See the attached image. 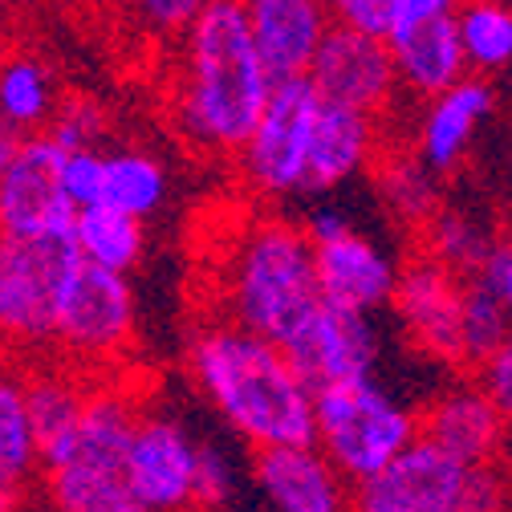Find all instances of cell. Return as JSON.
Masks as SVG:
<instances>
[{
  "mask_svg": "<svg viewBox=\"0 0 512 512\" xmlns=\"http://www.w3.org/2000/svg\"><path fill=\"white\" fill-rule=\"evenodd\" d=\"M171 114L179 135L204 155H240L277 78L252 37L244 0H216L175 45Z\"/></svg>",
  "mask_w": 512,
  "mask_h": 512,
  "instance_id": "1",
  "label": "cell"
},
{
  "mask_svg": "<svg viewBox=\"0 0 512 512\" xmlns=\"http://www.w3.org/2000/svg\"><path fill=\"white\" fill-rule=\"evenodd\" d=\"M187 370L220 423L252 452L317 439V391L281 342L220 317L191 338Z\"/></svg>",
  "mask_w": 512,
  "mask_h": 512,
  "instance_id": "2",
  "label": "cell"
},
{
  "mask_svg": "<svg viewBox=\"0 0 512 512\" xmlns=\"http://www.w3.org/2000/svg\"><path fill=\"white\" fill-rule=\"evenodd\" d=\"M224 322L285 342L322 305L317 252L305 224L285 216H248L220 252Z\"/></svg>",
  "mask_w": 512,
  "mask_h": 512,
  "instance_id": "3",
  "label": "cell"
},
{
  "mask_svg": "<svg viewBox=\"0 0 512 512\" xmlns=\"http://www.w3.org/2000/svg\"><path fill=\"white\" fill-rule=\"evenodd\" d=\"M419 435V411L399 403L374 378L317 391V443L354 480V488L387 472Z\"/></svg>",
  "mask_w": 512,
  "mask_h": 512,
  "instance_id": "4",
  "label": "cell"
},
{
  "mask_svg": "<svg viewBox=\"0 0 512 512\" xmlns=\"http://www.w3.org/2000/svg\"><path fill=\"white\" fill-rule=\"evenodd\" d=\"M86 256L74 236H5L0 248V326L17 350L57 342V313Z\"/></svg>",
  "mask_w": 512,
  "mask_h": 512,
  "instance_id": "5",
  "label": "cell"
},
{
  "mask_svg": "<svg viewBox=\"0 0 512 512\" xmlns=\"http://www.w3.org/2000/svg\"><path fill=\"white\" fill-rule=\"evenodd\" d=\"M322 94L309 78H289L273 86V98L256 122V131L236 155L240 183L256 200H289L305 196L309 183V151H313V126L322 114Z\"/></svg>",
  "mask_w": 512,
  "mask_h": 512,
  "instance_id": "6",
  "label": "cell"
},
{
  "mask_svg": "<svg viewBox=\"0 0 512 512\" xmlns=\"http://www.w3.org/2000/svg\"><path fill=\"white\" fill-rule=\"evenodd\" d=\"M135 322L139 309H135L131 273L82 261V269L66 289V301H61L53 346L78 370H106L131 350Z\"/></svg>",
  "mask_w": 512,
  "mask_h": 512,
  "instance_id": "7",
  "label": "cell"
},
{
  "mask_svg": "<svg viewBox=\"0 0 512 512\" xmlns=\"http://www.w3.org/2000/svg\"><path fill=\"white\" fill-rule=\"evenodd\" d=\"M61 147L49 131L0 135V224L5 236H70L78 208L61 191Z\"/></svg>",
  "mask_w": 512,
  "mask_h": 512,
  "instance_id": "8",
  "label": "cell"
},
{
  "mask_svg": "<svg viewBox=\"0 0 512 512\" xmlns=\"http://www.w3.org/2000/svg\"><path fill=\"white\" fill-rule=\"evenodd\" d=\"M281 346L293 358V366L305 374V382L313 391L334 387V382L374 378L378 350H382L370 313L326 301V297Z\"/></svg>",
  "mask_w": 512,
  "mask_h": 512,
  "instance_id": "9",
  "label": "cell"
},
{
  "mask_svg": "<svg viewBox=\"0 0 512 512\" xmlns=\"http://www.w3.org/2000/svg\"><path fill=\"white\" fill-rule=\"evenodd\" d=\"M196 468L200 435L175 415L143 411L139 431L126 452V480L147 512H196Z\"/></svg>",
  "mask_w": 512,
  "mask_h": 512,
  "instance_id": "10",
  "label": "cell"
},
{
  "mask_svg": "<svg viewBox=\"0 0 512 512\" xmlns=\"http://www.w3.org/2000/svg\"><path fill=\"white\" fill-rule=\"evenodd\" d=\"M248 480L269 512H354L350 476L322 452V443H285L252 452Z\"/></svg>",
  "mask_w": 512,
  "mask_h": 512,
  "instance_id": "11",
  "label": "cell"
},
{
  "mask_svg": "<svg viewBox=\"0 0 512 512\" xmlns=\"http://www.w3.org/2000/svg\"><path fill=\"white\" fill-rule=\"evenodd\" d=\"M309 82L317 86L326 102H342L366 114H387L403 90L399 66H395V49L387 37L358 33L346 25H334L322 53H317Z\"/></svg>",
  "mask_w": 512,
  "mask_h": 512,
  "instance_id": "12",
  "label": "cell"
},
{
  "mask_svg": "<svg viewBox=\"0 0 512 512\" xmlns=\"http://www.w3.org/2000/svg\"><path fill=\"white\" fill-rule=\"evenodd\" d=\"M464 289L468 277L447 269L435 256L407 265L399 277L395 309L411 342L447 366H464Z\"/></svg>",
  "mask_w": 512,
  "mask_h": 512,
  "instance_id": "13",
  "label": "cell"
},
{
  "mask_svg": "<svg viewBox=\"0 0 512 512\" xmlns=\"http://www.w3.org/2000/svg\"><path fill=\"white\" fill-rule=\"evenodd\" d=\"M313 252H317V281H322L326 301H338L362 313H378L382 305H395L403 269L378 240L350 228L334 240L313 244Z\"/></svg>",
  "mask_w": 512,
  "mask_h": 512,
  "instance_id": "14",
  "label": "cell"
},
{
  "mask_svg": "<svg viewBox=\"0 0 512 512\" xmlns=\"http://www.w3.org/2000/svg\"><path fill=\"white\" fill-rule=\"evenodd\" d=\"M244 5L269 74L277 82L309 78L317 53L334 29L326 0H244Z\"/></svg>",
  "mask_w": 512,
  "mask_h": 512,
  "instance_id": "15",
  "label": "cell"
},
{
  "mask_svg": "<svg viewBox=\"0 0 512 512\" xmlns=\"http://www.w3.org/2000/svg\"><path fill=\"white\" fill-rule=\"evenodd\" d=\"M492 106H496V90L488 86L484 74L460 78L456 86H447L443 94L427 98L423 118H419V126H415V139H411V151H415L435 175L456 171L460 159L468 155L476 131L488 122Z\"/></svg>",
  "mask_w": 512,
  "mask_h": 512,
  "instance_id": "16",
  "label": "cell"
},
{
  "mask_svg": "<svg viewBox=\"0 0 512 512\" xmlns=\"http://www.w3.org/2000/svg\"><path fill=\"white\" fill-rule=\"evenodd\" d=\"M419 419L427 439H435L439 447H447V452L468 464H492L508 431V415L492 403V395L480 382L447 387L443 395L431 399L427 411H419Z\"/></svg>",
  "mask_w": 512,
  "mask_h": 512,
  "instance_id": "17",
  "label": "cell"
},
{
  "mask_svg": "<svg viewBox=\"0 0 512 512\" xmlns=\"http://www.w3.org/2000/svg\"><path fill=\"white\" fill-rule=\"evenodd\" d=\"M25 403L37 427V443H41V472L70 464L82 439V415H86V399L90 387H82L78 366L66 370L57 362H41L33 370H25Z\"/></svg>",
  "mask_w": 512,
  "mask_h": 512,
  "instance_id": "18",
  "label": "cell"
},
{
  "mask_svg": "<svg viewBox=\"0 0 512 512\" xmlns=\"http://www.w3.org/2000/svg\"><path fill=\"white\" fill-rule=\"evenodd\" d=\"M391 49H395V66L403 78V94L411 98H435L447 86H456L468 78V57L460 41L456 13L452 17H427V21H407L391 29Z\"/></svg>",
  "mask_w": 512,
  "mask_h": 512,
  "instance_id": "19",
  "label": "cell"
},
{
  "mask_svg": "<svg viewBox=\"0 0 512 512\" xmlns=\"http://www.w3.org/2000/svg\"><path fill=\"white\" fill-rule=\"evenodd\" d=\"M378 155V114L342 106V102H322L313 126V151H309V183L305 191L326 196V191L342 187L346 179L362 175Z\"/></svg>",
  "mask_w": 512,
  "mask_h": 512,
  "instance_id": "20",
  "label": "cell"
},
{
  "mask_svg": "<svg viewBox=\"0 0 512 512\" xmlns=\"http://www.w3.org/2000/svg\"><path fill=\"white\" fill-rule=\"evenodd\" d=\"M45 504L49 512H147L126 480V468L82 456L45 472Z\"/></svg>",
  "mask_w": 512,
  "mask_h": 512,
  "instance_id": "21",
  "label": "cell"
},
{
  "mask_svg": "<svg viewBox=\"0 0 512 512\" xmlns=\"http://www.w3.org/2000/svg\"><path fill=\"white\" fill-rule=\"evenodd\" d=\"M139 419H143V403L131 391L118 387V382H98V387H90V399H86L82 439L74 456L126 468V452H131Z\"/></svg>",
  "mask_w": 512,
  "mask_h": 512,
  "instance_id": "22",
  "label": "cell"
},
{
  "mask_svg": "<svg viewBox=\"0 0 512 512\" xmlns=\"http://www.w3.org/2000/svg\"><path fill=\"white\" fill-rule=\"evenodd\" d=\"M57 106H61V90L53 70L37 53L13 49L5 57V70H0V118H5V126H13L21 135L49 131Z\"/></svg>",
  "mask_w": 512,
  "mask_h": 512,
  "instance_id": "23",
  "label": "cell"
},
{
  "mask_svg": "<svg viewBox=\"0 0 512 512\" xmlns=\"http://www.w3.org/2000/svg\"><path fill=\"white\" fill-rule=\"evenodd\" d=\"M74 244L86 256L90 265L102 269H118V273H131L143 261V248H147V228L139 216L122 212L114 204H90L74 216Z\"/></svg>",
  "mask_w": 512,
  "mask_h": 512,
  "instance_id": "24",
  "label": "cell"
},
{
  "mask_svg": "<svg viewBox=\"0 0 512 512\" xmlns=\"http://www.w3.org/2000/svg\"><path fill=\"white\" fill-rule=\"evenodd\" d=\"M102 200L139 220L155 216L167 200V167L143 147H110Z\"/></svg>",
  "mask_w": 512,
  "mask_h": 512,
  "instance_id": "25",
  "label": "cell"
},
{
  "mask_svg": "<svg viewBox=\"0 0 512 512\" xmlns=\"http://www.w3.org/2000/svg\"><path fill=\"white\" fill-rule=\"evenodd\" d=\"M37 468H45V464H41L37 427H33V415L25 403V382L17 374H9L5 387H0V472H5V504L9 508H13L17 488H25Z\"/></svg>",
  "mask_w": 512,
  "mask_h": 512,
  "instance_id": "26",
  "label": "cell"
},
{
  "mask_svg": "<svg viewBox=\"0 0 512 512\" xmlns=\"http://www.w3.org/2000/svg\"><path fill=\"white\" fill-rule=\"evenodd\" d=\"M460 41L472 74H504L512 70V9L504 0H464L456 9Z\"/></svg>",
  "mask_w": 512,
  "mask_h": 512,
  "instance_id": "27",
  "label": "cell"
},
{
  "mask_svg": "<svg viewBox=\"0 0 512 512\" xmlns=\"http://www.w3.org/2000/svg\"><path fill=\"white\" fill-rule=\"evenodd\" d=\"M427 256L443 261L447 269H456L460 277H480L488 269V261L496 256V240L484 232L480 220L464 216V212H452V208H439L427 224Z\"/></svg>",
  "mask_w": 512,
  "mask_h": 512,
  "instance_id": "28",
  "label": "cell"
},
{
  "mask_svg": "<svg viewBox=\"0 0 512 512\" xmlns=\"http://www.w3.org/2000/svg\"><path fill=\"white\" fill-rule=\"evenodd\" d=\"M435 171L411 151V155H391L382 163L378 175V191L387 208L403 220V224H427L443 204H439V187H435Z\"/></svg>",
  "mask_w": 512,
  "mask_h": 512,
  "instance_id": "29",
  "label": "cell"
},
{
  "mask_svg": "<svg viewBox=\"0 0 512 512\" xmlns=\"http://www.w3.org/2000/svg\"><path fill=\"white\" fill-rule=\"evenodd\" d=\"M512 338V313L488 277H468L464 289V366H480L500 342Z\"/></svg>",
  "mask_w": 512,
  "mask_h": 512,
  "instance_id": "30",
  "label": "cell"
},
{
  "mask_svg": "<svg viewBox=\"0 0 512 512\" xmlns=\"http://www.w3.org/2000/svg\"><path fill=\"white\" fill-rule=\"evenodd\" d=\"M216 0H122V13L147 41L175 45Z\"/></svg>",
  "mask_w": 512,
  "mask_h": 512,
  "instance_id": "31",
  "label": "cell"
},
{
  "mask_svg": "<svg viewBox=\"0 0 512 512\" xmlns=\"http://www.w3.org/2000/svg\"><path fill=\"white\" fill-rule=\"evenodd\" d=\"M244 468L236 452L220 439H200V468H196V504L200 508H232L240 496Z\"/></svg>",
  "mask_w": 512,
  "mask_h": 512,
  "instance_id": "32",
  "label": "cell"
},
{
  "mask_svg": "<svg viewBox=\"0 0 512 512\" xmlns=\"http://www.w3.org/2000/svg\"><path fill=\"white\" fill-rule=\"evenodd\" d=\"M49 135L66 151L98 147L106 139V110L86 94H70V98H61V106L49 122Z\"/></svg>",
  "mask_w": 512,
  "mask_h": 512,
  "instance_id": "33",
  "label": "cell"
},
{
  "mask_svg": "<svg viewBox=\"0 0 512 512\" xmlns=\"http://www.w3.org/2000/svg\"><path fill=\"white\" fill-rule=\"evenodd\" d=\"M102 187H106V151L98 147L61 151V191H66L78 212L102 204Z\"/></svg>",
  "mask_w": 512,
  "mask_h": 512,
  "instance_id": "34",
  "label": "cell"
},
{
  "mask_svg": "<svg viewBox=\"0 0 512 512\" xmlns=\"http://www.w3.org/2000/svg\"><path fill=\"white\" fill-rule=\"evenodd\" d=\"M326 9L334 25L374 37H391V29L399 25V0H326Z\"/></svg>",
  "mask_w": 512,
  "mask_h": 512,
  "instance_id": "35",
  "label": "cell"
},
{
  "mask_svg": "<svg viewBox=\"0 0 512 512\" xmlns=\"http://www.w3.org/2000/svg\"><path fill=\"white\" fill-rule=\"evenodd\" d=\"M476 382L492 395V403L508 415V423H512V338L508 342H500L480 366H476Z\"/></svg>",
  "mask_w": 512,
  "mask_h": 512,
  "instance_id": "36",
  "label": "cell"
},
{
  "mask_svg": "<svg viewBox=\"0 0 512 512\" xmlns=\"http://www.w3.org/2000/svg\"><path fill=\"white\" fill-rule=\"evenodd\" d=\"M301 224H305V232H309V240H313V244L334 240V236H342V232H350V228H354V224H350V216H346L342 208H334V204H317V208H309Z\"/></svg>",
  "mask_w": 512,
  "mask_h": 512,
  "instance_id": "37",
  "label": "cell"
},
{
  "mask_svg": "<svg viewBox=\"0 0 512 512\" xmlns=\"http://www.w3.org/2000/svg\"><path fill=\"white\" fill-rule=\"evenodd\" d=\"M464 0H399V25L427 21V17H452Z\"/></svg>",
  "mask_w": 512,
  "mask_h": 512,
  "instance_id": "38",
  "label": "cell"
},
{
  "mask_svg": "<svg viewBox=\"0 0 512 512\" xmlns=\"http://www.w3.org/2000/svg\"><path fill=\"white\" fill-rule=\"evenodd\" d=\"M480 277H488V281L500 289V297H504V305H508V313H512V244H500V248H496V256L488 261V269H484Z\"/></svg>",
  "mask_w": 512,
  "mask_h": 512,
  "instance_id": "39",
  "label": "cell"
},
{
  "mask_svg": "<svg viewBox=\"0 0 512 512\" xmlns=\"http://www.w3.org/2000/svg\"><path fill=\"white\" fill-rule=\"evenodd\" d=\"M354 512H387V508H370V504H354Z\"/></svg>",
  "mask_w": 512,
  "mask_h": 512,
  "instance_id": "40",
  "label": "cell"
},
{
  "mask_svg": "<svg viewBox=\"0 0 512 512\" xmlns=\"http://www.w3.org/2000/svg\"><path fill=\"white\" fill-rule=\"evenodd\" d=\"M196 512H236V508H196Z\"/></svg>",
  "mask_w": 512,
  "mask_h": 512,
  "instance_id": "41",
  "label": "cell"
},
{
  "mask_svg": "<svg viewBox=\"0 0 512 512\" xmlns=\"http://www.w3.org/2000/svg\"><path fill=\"white\" fill-rule=\"evenodd\" d=\"M5 5H9V9H17V5H29V0H5Z\"/></svg>",
  "mask_w": 512,
  "mask_h": 512,
  "instance_id": "42",
  "label": "cell"
}]
</instances>
